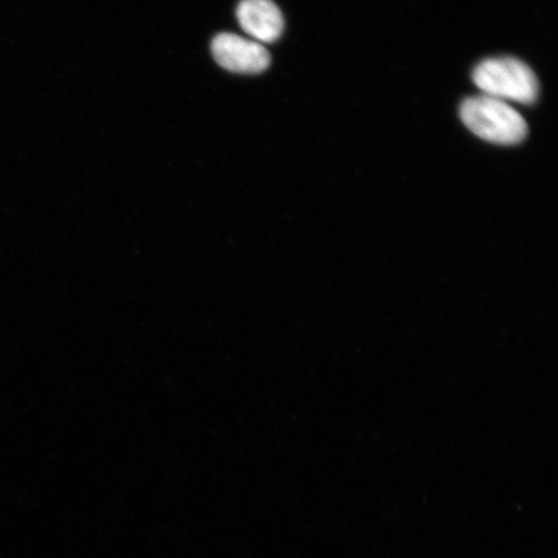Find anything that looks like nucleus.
Returning <instances> with one entry per match:
<instances>
[{"label":"nucleus","instance_id":"nucleus-1","mask_svg":"<svg viewBox=\"0 0 558 558\" xmlns=\"http://www.w3.org/2000/svg\"><path fill=\"white\" fill-rule=\"evenodd\" d=\"M460 118L466 129L494 144L513 145L527 135V123L518 110L495 97H470L460 107Z\"/></svg>","mask_w":558,"mask_h":558},{"label":"nucleus","instance_id":"nucleus-2","mask_svg":"<svg viewBox=\"0 0 558 558\" xmlns=\"http://www.w3.org/2000/svg\"><path fill=\"white\" fill-rule=\"evenodd\" d=\"M472 78L484 95L504 101L533 104L538 99L539 81L532 68L514 58L481 61Z\"/></svg>","mask_w":558,"mask_h":558},{"label":"nucleus","instance_id":"nucleus-3","mask_svg":"<svg viewBox=\"0 0 558 558\" xmlns=\"http://www.w3.org/2000/svg\"><path fill=\"white\" fill-rule=\"evenodd\" d=\"M211 50L216 62L233 73H262L270 64L267 48L235 34H219L213 41Z\"/></svg>","mask_w":558,"mask_h":558},{"label":"nucleus","instance_id":"nucleus-4","mask_svg":"<svg viewBox=\"0 0 558 558\" xmlns=\"http://www.w3.org/2000/svg\"><path fill=\"white\" fill-rule=\"evenodd\" d=\"M236 19L244 32L264 44H274L284 27L282 12L271 0H242Z\"/></svg>","mask_w":558,"mask_h":558}]
</instances>
